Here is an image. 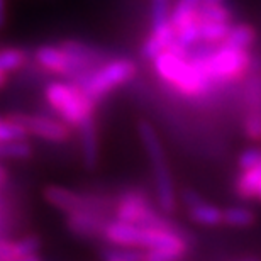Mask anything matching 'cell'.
<instances>
[{"instance_id": "6da1fadb", "label": "cell", "mask_w": 261, "mask_h": 261, "mask_svg": "<svg viewBox=\"0 0 261 261\" xmlns=\"http://www.w3.org/2000/svg\"><path fill=\"white\" fill-rule=\"evenodd\" d=\"M153 61L154 70L161 80L170 83L185 97H200L212 85L211 78L195 58L187 60V56L166 49L154 56Z\"/></svg>"}, {"instance_id": "7a4b0ae2", "label": "cell", "mask_w": 261, "mask_h": 261, "mask_svg": "<svg viewBox=\"0 0 261 261\" xmlns=\"http://www.w3.org/2000/svg\"><path fill=\"white\" fill-rule=\"evenodd\" d=\"M139 138L141 143L144 146V151L148 154V160L153 168L154 176V189H156V198L161 207V211L166 214H171L176 207V195H175V187L173 178H171L168 163H166V156L163 151V144L160 141L158 133L149 122L141 121L139 126Z\"/></svg>"}, {"instance_id": "3957f363", "label": "cell", "mask_w": 261, "mask_h": 261, "mask_svg": "<svg viewBox=\"0 0 261 261\" xmlns=\"http://www.w3.org/2000/svg\"><path fill=\"white\" fill-rule=\"evenodd\" d=\"M44 95L53 111H56L61 121L68 126L78 127L87 119L93 117L97 102L92 100L87 93H83L73 83L53 82L46 87Z\"/></svg>"}, {"instance_id": "277c9868", "label": "cell", "mask_w": 261, "mask_h": 261, "mask_svg": "<svg viewBox=\"0 0 261 261\" xmlns=\"http://www.w3.org/2000/svg\"><path fill=\"white\" fill-rule=\"evenodd\" d=\"M136 75L134 61L121 58L98 66L93 71H85L76 75L75 85L83 93H87L92 100H100L107 93H111L116 88L122 87L124 83L130 82Z\"/></svg>"}, {"instance_id": "5b68a950", "label": "cell", "mask_w": 261, "mask_h": 261, "mask_svg": "<svg viewBox=\"0 0 261 261\" xmlns=\"http://www.w3.org/2000/svg\"><path fill=\"white\" fill-rule=\"evenodd\" d=\"M195 60L212 83L236 80L248 70L251 61L248 49L231 48L226 44H221V48L214 49L212 53L197 56Z\"/></svg>"}, {"instance_id": "8992f818", "label": "cell", "mask_w": 261, "mask_h": 261, "mask_svg": "<svg viewBox=\"0 0 261 261\" xmlns=\"http://www.w3.org/2000/svg\"><path fill=\"white\" fill-rule=\"evenodd\" d=\"M116 219L144 227L170 226L165 217H161L160 214L153 211V207L149 205L148 197L138 190L126 192L119 198L116 207Z\"/></svg>"}, {"instance_id": "52a82bcc", "label": "cell", "mask_w": 261, "mask_h": 261, "mask_svg": "<svg viewBox=\"0 0 261 261\" xmlns=\"http://www.w3.org/2000/svg\"><path fill=\"white\" fill-rule=\"evenodd\" d=\"M17 126L24 129L25 134L36 136V138L53 141V143H63L70 138V126L63 121H55L44 116H31V114H14L9 117Z\"/></svg>"}, {"instance_id": "ba28073f", "label": "cell", "mask_w": 261, "mask_h": 261, "mask_svg": "<svg viewBox=\"0 0 261 261\" xmlns=\"http://www.w3.org/2000/svg\"><path fill=\"white\" fill-rule=\"evenodd\" d=\"M34 60L43 70L49 73H56V75H80L85 73L83 66L80 65L75 56L68 53L60 46H41L36 51Z\"/></svg>"}, {"instance_id": "9c48e42d", "label": "cell", "mask_w": 261, "mask_h": 261, "mask_svg": "<svg viewBox=\"0 0 261 261\" xmlns=\"http://www.w3.org/2000/svg\"><path fill=\"white\" fill-rule=\"evenodd\" d=\"M107 219L100 216L95 208H78L66 214V227L80 238L102 236Z\"/></svg>"}, {"instance_id": "30bf717a", "label": "cell", "mask_w": 261, "mask_h": 261, "mask_svg": "<svg viewBox=\"0 0 261 261\" xmlns=\"http://www.w3.org/2000/svg\"><path fill=\"white\" fill-rule=\"evenodd\" d=\"M43 195L46 198V202L65 214L78 211V208H95V207H92V202L88 200L87 197H83L78 194V192L70 190L61 185L46 187Z\"/></svg>"}, {"instance_id": "8fae6325", "label": "cell", "mask_w": 261, "mask_h": 261, "mask_svg": "<svg viewBox=\"0 0 261 261\" xmlns=\"http://www.w3.org/2000/svg\"><path fill=\"white\" fill-rule=\"evenodd\" d=\"M39 248L38 236H25L19 241H0V261H38Z\"/></svg>"}, {"instance_id": "7c38bea8", "label": "cell", "mask_w": 261, "mask_h": 261, "mask_svg": "<svg viewBox=\"0 0 261 261\" xmlns=\"http://www.w3.org/2000/svg\"><path fill=\"white\" fill-rule=\"evenodd\" d=\"M185 203L189 207V216L198 226L216 227L222 224V211L212 203L202 200L194 192H185Z\"/></svg>"}, {"instance_id": "4fadbf2b", "label": "cell", "mask_w": 261, "mask_h": 261, "mask_svg": "<svg viewBox=\"0 0 261 261\" xmlns=\"http://www.w3.org/2000/svg\"><path fill=\"white\" fill-rule=\"evenodd\" d=\"M175 41H176L175 29L170 20H166V22L160 25H153L149 36L146 38L143 44V56L148 60H153L154 56H158L160 53H163V51L170 49Z\"/></svg>"}, {"instance_id": "5bb4252c", "label": "cell", "mask_w": 261, "mask_h": 261, "mask_svg": "<svg viewBox=\"0 0 261 261\" xmlns=\"http://www.w3.org/2000/svg\"><path fill=\"white\" fill-rule=\"evenodd\" d=\"M80 130V146H82V160L88 170L95 168L98 163V136L93 117L87 119L85 122L76 127Z\"/></svg>"}, {"instance_id": "9a60e30c", "label": "cell", "mask_w": 261, "mask_h": 261, "mask_svg": "<svg viewBox=\"0 0 261 261\" xmlns=\"http://www.w3.org/2000/svg\"><path fill=\"white\" fill-rule=\"evenodd\" d=\"M234 190L246 200H261V166L241 170L234 181Z\"/></svg>"}, {"instance_id": "2e32d148", "label": "cell", "mask_w": 261, "mask_h": 261, "mask_svg": "<svg viewBox=\"0 0 261 261\" xmlns=\"http://www.w3.org/2000/svg\"><path fill=\"white\" fill-rule=\"evenodd\" d=\"M256 41V31L249 24H236L231 25L226 34V38L221 44L231 46L238 49H249Z\"/></svg>"}, {"instance_id": "e0dca14e", "label": "cell", "mask_w": 261, "mask_h": 261, "mask_svg": "<svg viewBox=\"0 0 261 261\" xmlns=\"http://www.w3.org/2000/svg\"><path fill=\"white\" fill-rule=\"evenodd\" d=\"M231 22H217V20H200L198 19V41L205 43H222Z\"/></svg>"}, {"instance_id": "ac0fdd59", "label": "cell", "mask_w": 261, "mask_h": 261, "mask_svg": "<svg viewBox=\"0 0 261 261\" xmlns=\"http://www.w3.org/2000/svg\"><path fill=\"white\" fill-rule=\"evenodd\" d=\"M61 48L66 49L68 53L73 55L75 58L80 61V65L83 66V70H88L93 63L98 61V53L90 46L83 44V43H78V41H65L61 43Z\"/></svg>"}, {"instance_id": "d6986e66", "label": "cell", "mask_w": 261, "mask_h": 261, "mask_svg": "<svg viewBox=\"0 0 261 261\" xmlns=\"http://www.w3.org/2000/svg\"><path fill=\"white\" fill-rule=\"evenodd\" d=\"M33 154V148L24 139L0 141V158L7 160H25Z\"/></svg>"}, {"instance_id": "ffe728a7", "label": "cell", "mask_w": 261, "mask_h": 261, "mask_svg": "<svg viewBox=\"0 0 261 261\" xmlns=\"http://www.w3.org/2000/svg\"><path fill=\"white\" fill-rule=\"evenodd\" d=\"M222 222L231 227H249L254 224V214L244 207H229L222 211Z\"/></svg>"}, {"instance_id": "44dd1931", "label": "cell", "mask_w": 261, "mask_h": 261, "mask_svg": "<svg viewBox=\"0 0 261 261\" xmlns=\"http://www.w3.org/2000/svg\"><path fill=\"white\" fill-rule=\"evenodd\" d=\"M200 20H217V22H231V10L222 4H200L197 9Z\"/></svg>"}, {"instance_id": "7402d4cb", "label": "cell", "mask_w": 261, "mask_h": 261, "mask_svg": "<svg viewBox=\"0 0 261 261\" xmlns=\"http://www.w3.org/2000/svg\"><path fill=\"white\" fill-rule=\"evenodd\" d=\"M28 55L22 49L17 48H5L0 49V70L4 73H12L15 70H19L20 66H24Z\"/></svg>"}, {"instance_id": "603a6c76", "label": "cell", "mask_w": 261, "mask_h": 261, "mask_svg": "<svg viewBox=\"0 0 261 261\" xmlns=\"http://www.w3.org/2000/svg\"><path fill=\"white\" fill-rule=\"evenodd\" d=\"M100 256L106 261H139L144 259V253H141L136 248L114 246V248H107Z\"/></svg>"}, {"instance_id": "cb8c5ba5", "label": "cell", "mask_w": 261, "mask_h": 261, "mask_svg": "<svg viewBox=\"0 0 261 261\" xmlns=\"http://www.w3.org/2000/svg\"><path fill=\"white\" fill-rule=\"evenodd\" d=\"M25 138H28V134L14 121H10V119H0V141L25 139Z\"/></svg>"}, {"instance_id": "d4e9b609", "label": "cell", "mask_w": 261, "mask_h": 261, "mask_svg": "<svg viewBox=\"0 0 261 261\" xmlns=\"http://www.w3.org/2000/svg\"><path fill=\"white\" fill-rule=\"evenodd\" d=\"M170 4L168 0H153L151 4V25H160L170 20Z\"/></svg>"}, {"instance_id": "484cf974", "label": "cell", "mask_w": 261, "mask_h": 261, "mask_svg": "<svg viewBox=\"0 0 261 261\" xmlns=\"http://www.w3.org/2000/svg\"><path fill=\"white\" fill-rule=\"evenodd\" d=\"M238 163H239V168L241 170L261 166V148H249L246 151H243L238 160Z\"/></svg>"}, {"instance_id": "4316f807", "label": "cell", "mask_w": 261, "mask_h": 261, "mask_svg": "<svg viewBox=\"0 0 261 261\" xmlns=\"http://www.w3.org/2000/svg\"><path fill=\"white\" fill-rule=\"evenodd\" d=\"M244 134L249 139H261V114H249L244 121Z\"/></svg>"}, {"instance_id": "83f0119b", "label": "cell", "mask_w": 261, "mask_h": 261, "mask_svg": "<svg viewBox=\"0 0 261 261\" xmlns=\"http://www.w3.org/2000/svg\"><path fill=\"white\" fill-rule=\"evenodd\" d=\"M7 22V0H0V29Z\"/></svg>"}, {"instance_id": "f1b7e54d", "label": "cell", "mask_w": 261, "mask_h": 261, "mask_svg": "<svg viewBox=\"0 0 261 261\" xmlns=\"http://www.w3.org/2000/svg\"><path fill=\"white\" fill-rule=\"evenodd\" d=\"M5 82H7V73H4L2 70H0V88L5 85Z\"/></svg>"}, {"instance_id": "f546056e", "label": "cell", "mask_w": 261, "mask_h": 261, "mask_svg": "<svg viewBox=\"0 0 261 261\" xmlns=\"http://www.w3.org/2000/svg\"><path fill=\"white\" fill-rule=\"evenodd\" d=\"M5 180H7V173H5V170L0 166V185H2Z\"/></svg>"}, {"instance_id": "4dcf8cb0", "label": "cell", "mask_w": 261, "mask_h": 261, "mask_svg": "<svg viewBox=\"0 0 261 261\" xmlns=\"http://www.w3.org/2000/svg\"><path fill=\"white\" fill-rule=\"evenodd\" d=\"M224 0H202V4H222Z\"/></svg>"}]
</instances>
